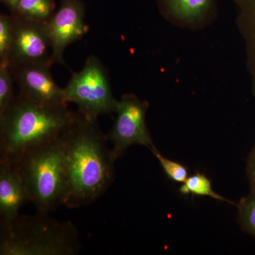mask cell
Returning <instances> with one entry per match:
<instances>
[{
  "mask_svg": "<svg viewBox=\"0 0 255 255\" xmlns=\"http://www.w3.org/2000/svg\"><path fill=\"white\" fill-rule=\"evenodd\" d=\"M97 119L79 113L64 135L65 189L63 205H90L104 195L114 179L115 159Z\"/></svg>",
  "mask_w": 255,
  "mask_h": 255,
  "instance_id": "obj_1",
  "label": "cell"
},
{
  "mask_svg": "<svg viewBox=\"0 0 255 255\" xmlns=\"http://www.w3.org/2000/svg\"><path fill=\"white\" fill-rule=\"evenodd\" d=\"M78 115L68 106L40 105L15 96L0 115V161L13 163L33 149L58 140Z\"/></svg>",
  "mask_w": 255,
  "mask_h": 255,
  "instance_id": "obj_2",
  "label": "cell"
},
{
  "mask_svg": "<svg viewBox=\"0 0 255 255\" xmlns=\"http://www.w3.org/2000/svg\"><path fill=\"white\" fill-rule=\"evenodd\" d=\"M37 211L0 223V255L78 254L80 238L73 223L57 221L49 213Z\"/></svg>",
  "mask_w": 255,
  "mask_h": 255,
  "instance_id": "obj_3",
  "label": "cell"
},
{
  "mask_svg": "<svg viewBox=\"0 0 255 255\" xmlns=\"http://www.w3.org/2000/svg\"><path fill=\"white\" fill-rule=\"evenodd\" d=\"M63 136L33 149L13 162L28 191L30 202L37 211L49 213L63 204Z\"/></svg>",
  "mask_w": 255,
  "mask_h": 255,
  "instance_id": "obj_4",
  "label": "cell"
},
{
  "mask_svg": "<svg viewBox=\"0 0 255 255\" xmlns=\"http://www.w3.org/2000/svg\"><path fill=\"white\" fill-rule=\"evenodd\" d=\"M64 91L68 103L75 104L79 113L87 118L116 113L118 108L107 69L95 55L89 56L83 68L73 74Z\"/></svg>",
  "mask_w": 255,
  "mask_h": 255,
  "instance_id": "obj_5",
  "label": "cell"
},
{
  "mask_svg": "<svg viewBox=\"0 0 255 255\" xmlns=\"http://www.w3.org/2000/svg\"><path fill=\"white\" fill-rule=\"evenodd\" d=\"M149 106L148 102L139 100L133 94H125L119 100L117 118L106 135L113 145L111 149L117 160L132 145L145 146L152 152L157 150L146 125Z\"/></svg>",
  "mask_w": 255,
  "mask_h": 255,
  "instance_id": "obj_6",
  "label": "cell"
},
{
  "mask_svg": "<svg viewBox=\"0 0 255 255\" xmlns=\"http://www.w3.org/2000/svg\"><path fill=\"white\" fill-rule=\"evenodd\" d=\"M52 62L10 66L14 81L19 87L18 95L33 103L50 107H65L68 101L64 88L52 76Z\"/></svg>",
  "mask_w": 255,
  "mask_h": 255,
  "instance_id": "obj_7",
  "label": "cell"
},
{
  "mask_svg": "<svg viewBox=\"0 0 255 255\" xmlns=\"http://www.w3.org/2000/svg\"><path fill=\"white\" fill-rule=\"evenodd\" d=\"M85 16L82 0H61L60 7L47 23L53 63L66 65L63 60L65 48L81 39L89 31Z\"/></svg>",
  "mask_w": 255,
  "mask_h": 255,
  "instance_id": "obj_8",
  "label": "cell"
},
{
  "mask_svg": "<svg viewBox=\"0 0 255 255\" xmlns=\"http://www.w3.org/2000/svg\"><path fill=\"white\" fill-rule=\"evenodd\" d=\"M11 15L14 31L6 61L10 66L44 62L53 63L47 23L27 21Z\"/></svg>",
  "mask_w": 255,
  "mask_h": 255,
  "instance_id": "obj_9",
  "label": "cell"
},
{
  "mask_svg": "<svg viewBox=\"0 0 255 255\" xmlns=\"http://www.w3.org/2000/svg\"><path fill=\"white\" fill-rule=\"evenodd\" d=\"M161 14L169 22L189 29H200L217 16V0H157Z\"/></svg>",
  "mask_w": 255,
  "mask_h": 255,
  "instance_id": "obj_10",
  "label": "cell"
},
{
  "mask_svg": "<svg viewBox=\"0 0 255 255\" xmlns=\"http://www.w3.org/2000/svg\"><path fill=\"white\" fill-rule=\"evenodd\" d=\"M29 195L14 164L0 161V223L14 219Z\"/></svg>",
  "mask_w": 255,
  "mask_h": 255,
  "instance_id": "obj_11",
  "label": "cell"
},
{
  "mask_svg": "<svg viewBox=\"0 0 255 255\" xmlns=\"http://www.w3.org/2000/svg\"><path fill=\"white\" fill-rule=\"evenodd\" d=\"M237 8V25L246 46L247 66L255 96V0H233Z\"/></svg>",
  "mask_w": 255,
  "mask_h": 255,
  "instance_id": "obj_12",
  "label": "cell"
},
{
  "mask_svg": "<svg viewBox=\"0 0 255 255\" xmlns=\"http://www.w3.org/2000/svg\"><path fill=\"white\" fill-rule=\"evenodd\" d=\"M11 14L16 17L38 23H48L55 11L53 0H18Z\"/></svg>",
  "mask_w": 255,
  "mask_h": 255,
  "instance_id": "obj_13",
  "label": "cell"
},
{
  "mask_svg": "<svg viewBox=\"0 0 255 255\" xmlns=\"http://www.w3.org/2000/svg\"><path fill=\"white\" fill-rule=\"evenodd\" d=\"M179 192L184 195L191 194L192 196H208L216 200L224 201L228 204H233L231 201L217 194L213 189L211 180L205 174L196 172L188 177L187 180L182 183L179 187Z\"/></svg>",
  "mask_w": 255,
  "mask_h": 255,
  "instance_id": "obj_14",
  "label": "cell"
},
{
  "mask_svg": "<svg viewBox=\"0 0 255 255\" xmlns=\"http://www.w3.org/2000/svg\"><path fill=\"white\" fill-rule=\"evenodd\" d=\"M14 78L9 64L0 61V115L14 100Z\"/></svg>",
  "mask_w": 255,
  "mask_h": 255,
  "instance_id": "obj_15",
  "label": "cell"
},
{
  "mask_svg": "<svg viewBox=\"0 0 255 255\" xmlns=\"http://www.w3.org/2000/svg\"><path fill=\"white\" fill-rule=\"evenodd\" d=\"M238 218L242 228L255 237V192L242 199L238 205Z\"/></svg>",
  "mask_w": 255,
  "mask_h": 255,
  "instance_id": "obj_16",
  "label": "cell"
},
{
  "mask_svg": "<svg viewBox=\"0 0 255 255\" xmlns=\"http://www.w3.org/2000/svg\"><path fill=\"white\" fill-rule=\"evenodd\" d=\"M14 31V21L11 15L0 14V61H7Z\"/></svg>",
  "mask_w": 255,
  "mask_h": 255,
  "instance_id": "obj_17",
  "label": "cell"
},
{
  "mask_svg": "<svg viewBox=\"0 0 255 255\" xmlns=\"http://www.w3.org/2000/svg\"><path fill=\"white\" fill-rule=\"evenodd\" d=\"M152 153L158 159L161 167L163 169L164 173L171 180L177 183H184L187 180L189 174L187 167L175 161L171 160L164 157L158 150L154 151Z\"/></svg>",
  "mask_w": 255,
  "mask_h": 255,
  "instance_id": "obj_18",
  "label": "cell"
},
{
  "mask_svg": "<svg viewBox=\"0 0 255 255\" xmlns=\"http://www.w3.org/2000/svg\"><path fill=\"white\" fill-rule=\"evenodd\" d=\"M247 174L251 186V191L255 192V145L248 157Z\"/></svg>",
  "mask_w": 255,
  "mask_h": 255,
  "instance_id": "obj_19",
  "label": "cell"
},
{
  "mask_svg": "<svg viewBox=\"0 0 255 255\" xmlns=\"http://www.w3.org/2000/svg\"><path fill=\"white\" fill-rule=\"evenodd\" d=\"M17 1L18 0H1V2L6 5L10 10L14 7V5L16 4Z\"/></svg>",
  "mask_w": 255,
  "mask_h": 255,
  "instance_id": "obj_20",
  "label": "cell"
}]
</instances>
